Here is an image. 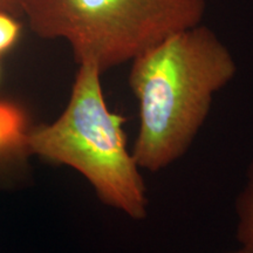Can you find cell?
<instances>
[{"label":"cell","instance_id":"obj_1","mask_svg":"<svg viewBox=\"0 0 253 253\" xmlns=\"http://www.w3.org/2000/svg\"><path fill=\"white\" fill-rule=\"evenodd\" d=\"M130 62L129 87L140 118L131 153L141 169L158 172L188 153L237 65L202 24L170 34Z\"/></svg>","mask_w":253,"mask_h":253},{"label":"cell","instance_id":"obj_2","mask_svg":"<svg viewBox=\"0 0 253 253\" xmlns=\"http://www.w3.org/2000/svg\"><path fill=\"white\" fill-rule=\"evenodd\" d=\"M101 74L94 63H79L65 110L54 122L30 129L27 153L77 170L103 204L134 220L145 219L147 186L128 149L126 118L109 109Z\"/></svg>","mask_w":253,"mask_h":253},{"label":"cell","instance_id":"obj_3","mask_svg":"<svg viewBox=\"0 0 253 253\" xmlns=\"http://www.w3.org/2000/svg\"><path fill=\"white\" fill-rule=\"evenodd\" d=\"M205 0H24L43 39H63L78 63L101 72L131 61L170 34L201 24Z\"/></svg>","mask_w":253,"mask_h":253},{"label":"cell","instance_id":"obj_4","mask_svg":"<svg viewBox=\"0 0 253 253\" xmlns=\"http://www.w3.org/2000/svg\"><path fill=\"white\" fill-rule=\"evenodd\" d=\"M26 114L17 104L0 101V161L27 155Z\"/></svg>","mask_w":253,"mask_h":253},{"label":"cell","instance_id":"obj_5","mask_svg":"<svg viewBox=\"0 0 253 253\" xmlns=\"http://www.w3.org/2000/svg\"><path fill=\"white\" fill-rule=\"evenodd\" d=\"M236 239L240 248L253 252V160L245 173V183L235 201Z\"/></svg>","mask_w":253,"mask_h":253},{"label":"cell","instance_id":"obj_6","mask_svg":"<svg viewBox=\"0 0 253 253\" xmlns=\"http://www.w3.org/2000/svg\"><path fill=\"white\" fill-rule=\"evenodd\" d=\"M21 25L17 17L0 12V55L4 54L13 47L20 38Z\"/></svg>","mask_w":253,"mask_h":253},{"label":"cell","instance_id":"obj_7","mask_svg":"<svg viewBox=\"0 0 253 253\" xmlns=\"http://www.w3.org/2000/svg\"><path fill=\"white\" fill-rule=\"evenodd\" d=\"M24 0H0V12H6L14 17L23 14Z\"/></svg>","mask_w":253,"mask_h":253},{"label":"cell","instance_id":"obj_8","mask_svg":"<svg viewBox=\"0 0 253 253\" xmlns=\"http://www.w3.org/2000/svg\"><path fill=\"white\" fill-rule=\"evenodd\" d=\"M227 253H253V252H251V251H249V250H246V249H244V248H239L237 249V250H235V251H230V252H227Z\"/></svg>","mask_w":253,"mask_h":253}]
</instances>
